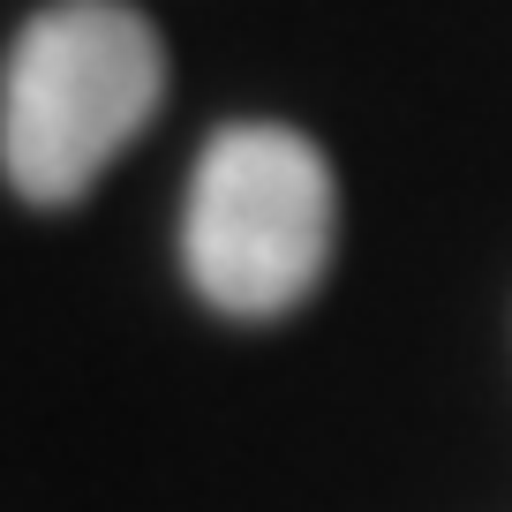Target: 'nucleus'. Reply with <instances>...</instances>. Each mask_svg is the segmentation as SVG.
I'll return each mask as SVG.
<instances>
[{"mask_svg": "<svg viewBox=\"0 0 512 512\" xmlns=\"http://www.w3.org/2000/svg\"><path fill=\"white\" fill-rule=\"evenodd\" d=\"M166 98V46L121 0H53L0 68V166L31 204H76Z\"/></svg>", "mask_w": 512, "mask_h": 512, "instance_id": "nucleus-1", "label": "nucleus"}, {"mask_svg": "<svg viewBox=\"0 0 512 512\" xmlns=\"http://www.w3.org/2000/svg\"><path fill=\"white\" fill-rule=\"evenodd\" d=\"M339 189L302 128L234 121L204 144L181 211V264L226 317H287L332 264Z\"/></svg>", "mask_w": 512, "mask_h": 512, "instance_id": "nucleus-2", "label": "nucleus"}]
</instances>
